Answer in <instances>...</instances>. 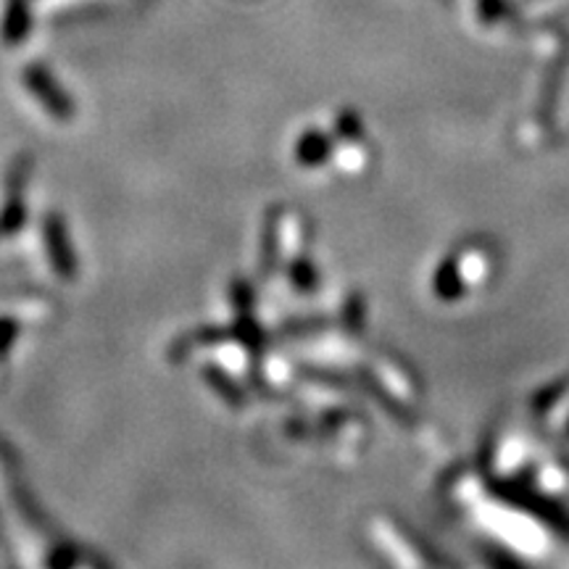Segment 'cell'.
Instances as JSON below:
<instances>
[{"mask_svg": "<svg viewBox=\"0 0 569 569\" xmlns=\"http://www.w3.org/2000/svg\"><path fill=\"white\" fill-rule=\"evenodd\" d=\"M32 174V156L22 153L11 167L9 180H5V204L0 208V238H9V235H16V230H22L24 221H27V201H24V193H27V180Z\"/></svg>", "mask_w": 569, "mask_h": 569, "instance_id": "obj_2", "label": "cell"}, {"mask_svg": "<svg viewBox=\"0 0 569 569\" xmlns=\"http://www.w3.org/2000/svg\"><path fill=\"white\" fill-rule=\"evenodd\" d=\"M43 240H45V251H48V261H50V266H54L56 277L64 280V283H71V280L77 277L80 264H77L75 246H71L67 219H64L61 214L50 212L48 217H45Z\"/></svg>", "mask_w": 569, "mask_h": 569, "instance_id": "obj_3", "label": "cell"}, {"mask_svg": "<svg viewBox=\"0 0 569 569\" xmlns=\"http://www.w3.org/2000/svg\"><path fill=\"white\" fill-rule=\"evenodd\" d=\"M19 338V325L16 319L11 317H0V359L11 351V345L16 343Z\"/></svg>", "mask_w": 569, "mask_h": 569, "instance_id": "obj_5", "label": "cell"}, {"mask_svg": "<svg viewBox=\"0 0 569 569\" xmlns=\"http://www.w3.org/2000/svg\"><path fill=\"white\" fill-rule=\"evenodd\" d=\"M30 30H32L30 0H9V3H5L3 24H0V37H3V43L14 48V45L27 41Z\"/></svg>", "mask_w": 569, "mask_h": 569, "instance_id": "obj_4", "label": "cell"}, {"mask_svg": "<svg viewBox=\"0 0 569 569\" xmlns=\"http://www.w3.org/2000/svg\"><path fill=\"white\" fill-rule=\"evenodd\" d=\"M22 80L32 98H35L54 120L69 122L71 116H75V101H71V95L61 88V82H58L43 64H27L22 71Z\"/></svg>", "mask_w": 569, "mask_h": 569, "instance_id": "obj_1", "label": "cell"}]
</instances>
